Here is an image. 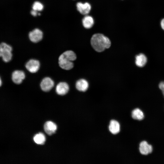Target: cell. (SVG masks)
Masks as SVG:
<instances>
[{
  "instance_id": "obj_1",
  "label": "cell",
  "mask_w": 164,
  "mask_h": 164,
  "mask_svg": "<svg viewBox=\"0 0 164 164\" xmlns=\"http://www.w3.org/2000/svg\"><path fill=\"white\" fill-rule=\"evenodd\" d=\"M91 43L93 48L97 52H101L111 46L109 39L102 34L96 33L92 36Z\"/></svg>"
},
{
  "instance_id": "obj_2",
  "label": "cell",
  "mask_w": 164,
  "mask_h": 164,
  "mask_svg": "<svg viewBox=\"0 0 164 164\" xmlns=\"http://www.w3.org/2000/svg\"><path fill=\"white\" fill-rule=\"evenodd\" d=\"M76 58V55L74 52L70 50L66 51L59 56L58 59L59 65L63 69L70 70L73 67L72 61Z\"/></svg>"
},
{
  "instance_id": "obj_3",
  "label": "cell",
  "mask_w": 164,
  "mask_h": 164,
  "mask_svg": "<svg viewBox=\"0 0 164 164\" xmlns=\"http://www.w3.org/2000/svg\"><path fill=\"white\" fill-rule=\"evenodd\" d=\"M12 48L5 43H2L0 45V56L3 60L8 62L12 59Z\"/></svg>"
},
{
  "instance_id": "obj_4",
  "label": "cell",
  "mask_w": 164,
  "mask_h": 164,
  "mask_svg": "<svg viewBox=\"0 0 164 164\" xmlns=\"http://www.w3.org/2000/svg\"><path fill=\"white\" fill-rule=\"evenodd\" d=\"M40 66V64L39 60L31 59L27 62L25 65V67L29 72L34 73L39 70Z\"/></svg>"
},
{
  "instance_id": "obj_5",
  "label": "cell",
  "mask_w": 164,
  "mask_h": 164,
  "mask_svg": "<svg viewBox=\"0 0 164 164\" xmlns=\"http://www.w3.org/2000/svg\"><path fill=\"white\" fill-rule=\"evenodd\" d=\"M54 84V82L52 79L49 77H46L42 79L40 85L43 91L48 92L53 88Z\"/></svg>"
},
{
  "instance_id": "obj_6",
  "label": "cell",
  "mask_w": 164,
  "mask_h": 164,
  "mask_svg": "<svg viewBox=\"0 0 164 164\" xmlns=\"http://www.w3.org/2000/svg\"><path fill=\"white\" fill-rule=\"evenodd\" d=\"M29 38L31 41L36 43L41 41L43 37V33L38 29H36L29 33Z\"/></svg>"
},
{
  "instance_id": "obj_7",
  "label": "cell",
  "mask_w": 164,
  "mask_h": 164,
  "mask_svg": "<svg viewBox=\"0 0 164 164\" xmlns=\"http://www.w3.org/2000/svg\"><path fill=\"white\" fill-rule=\"evenodd\" d=\"M25 77V73L22 70H15L12 72V81L17 84H21Z\"/></svg>"
},
{
  "instance_id": "obj_8",
  "label": "cell",
  "mask_w": 164,
  "mask_h": 164,
  "mask_svg": "<svg viewBox=\"0 0 164 164\" xmlns=\"http://www.w3.org/2000/svg\"><path fill=\"white\" fill-rule=\"evenodd\" d=\"M69 89L68 84L66 82H61L56 86V93L60 95H64L68 92Z\"/></svg>"
},
{
  "instance_id": "obj_9",
  "label": "cell",
  "mask_w": 164,
  "mask_h": 164,
  "mask_svg": "<svg viewBox=\"0 0 164 164\" xmlns=\"http://www.w3.org/2000/svg\"><path fill=\"white\" fill-rule=\"evenodd\" d=\"M152 146L149 144L146 141L142 142L139 144V151L143 155H147L151 153L152 151Z\"/></svg>"
},
{
  "instance_id": "obj_10",
  "label": "cell",
  "mask_w": 164,
  "mask_h": 164,
  "mask_svg": "<svg viewBox=\"0 0 164 164\" xmlns=\"http://www.w3.org/2000/svg\"><path fill=\"white\" fill-rule=\"evenodd\" d=\"M76 6L78 11L83 15L88 14L91 9V5L88 2H78L77 3Z\"/></svg>"
},
{
  "instance_id": "obj_11",
  "label": "cell",
  "mask_w": 164,
  "mask_h": 164,
  "mask_svg": "<svg viewBox=\"0 0 164 164\" xmlns=\"http://www.w3.org/2000/svg\"><path fill=\"white\" fill-rule=\"evenodd\" d=\"M57 128L56 124L51 121H47L44 125L45 131L49 135H51L54 133Z\"/></svg>"
},
{
  "instance_id": "obj_12",
  "label": "cell",
  "mask_w": 164,
  "mask_h": 164,
  "mask_svg": "<svg viewBox=\"0 0 164 164\" xmlns=\"http://www.w3.org/2000/svg\"><path fill=\"white\" fill-rule=\"evenodd\" d=\"M89 87L88 82L85 79H81L77 81L76 84L77 89L80 91L85 92Z\"/></svg>"
},
{
  "instance_id": "obj_13",
  "label": "cell",
  "mask_w": 164,
  "mask_h": 164,
  "mask_svg": "<svg viewBox=\"0 0 164 164\" xmlns=\"http://www.w3.org/2000/svg\"><path fill=\"white\" fill-rule=\"evenodd\" d=\"M110 131L113 134L118 133L120 131V125L117 121L112 120L111 121L109 126Z\"/></svg>"
},
{
  "instance_id": "obj_14",
  "label": "cell",
  "mask_w": 164,
  "mask_h": 164,
  "mask_svg": "<svg viewBox=\"0 0 164 164\" xmlns=\"http://www.w3.org/2000/svg\"><path fill=\"white\" fill-rule=\"evenodd\" d=\"M82 21L83 26L86 29H90L91 28L94 23L93 18L89 15H86L84 16Z\"/></svg>"
},
{
  "instance_id": "obj_15",
  "label": "cell",
  "mask_w": 164,
  "mask_h": 164,
  "mask_svg": "<svg viewBox=\"0 0 164 164\" xmlns=\"http://www.w3.org/2000/svg\"><path fill=\"white\" fill-rule=\"evenodd\" d=\"M135 58V63L138 67H143L146 63L147 58L145 55L143 54L140 53L137 55Z\"/></svg>"
},
{
  "instance_id": "obj_16",
  "label": "cell",
  "mask_w": 164,
  "mask_h": 164,
  "mask_svg": "<svg viewBox=\"0 0 164 164\" xmlns=\"http://www.w3.org/2000/svg\"><path fill=\"white\" fill-rule=\"evenodd\" d=\"M132 116L133 119L138 120H142L144 118L143 112L138 108H135L132 111Z\"/></svg>"
},
{
  "instance_id": "obj_17",
  "label": "cell",
  "mask_w": 164,
  "mask_h": 164,
  "mask_svg": "<svg viewBox=\"0 0 164 164\" xmlns=\"http://www.w3.org/2000/svg\"><path fill=\"white\" fill-rule=\"evenodd\" d=\"M34 142L39 145H43L45 141L46 138L44 135L41 133L36 135L33 138Z\"/></svg>"
},
{
  "instance_id": "obj_18",
  "label": "cell",
  "mask_w": 164,
  "mask_h": 164,
  "mask_svg": "<svg viewBox=\"0 0 164 164\" xmlns=\"http://www.w3.org/2000/svg\"><path fill=\"white\" fill-rule=\"evenodd\" d=\"M32 8L33 10L36 11H40L43 9V6L40 2L37 1L34 2Z\"/></svg>"
},
{
  "instance_id": "obj_19",
  "label": "cell",
  "mask_w": 164,
  "mask_h": 164,
  "mask_svg": "<svg viewBox=\"0 0 164 164\" xmlns=\"http://www.w3.org/2000/svg\"><path fill=\"white\" fill-rule=\"evenodd\" d=\"M159 87L162 91L164 96V82H162L159 84Z\"/></svg>"
},
{
  "instance_id": "obj_20",
  "label": "cell",
  "mask_w": 164,
  "mask_h": 164,
  "mask_svg": "<svg viewBox=\"0 0 164 164\" xmlns=\"http://www.w3.org/2000/svg\"><path fill=\"white\" fill-rule=\"evenodd\" d=\"M37 11L33 10L31 11V13L32 15L36 16L37 15Z\"/></svg>"
},
{
  "instance_id": "obj_21",
  "label": "cell",
  "mask_w": 164,
  "mask_h": 164,
  "mask_svg": "<svg viewBox=\"0 0 164 164\" xmlns=\"http://www.w3.org/2000/svg\"><path fill=\"white\" fill-rule=\"evenodd\" d=\"M160 24L161 28L164 30V19H162L161 21Z\"/></svg>"
},
{
  "instance_id": "obj_22",
  "label": "cell",
  "mask_w": 164,
  "mask_h": 164,
  "mask_svg": "<svg viewBox=\"0 0 164 164\" xmlns=\"http://www.w3.org/2000/svg\"><path fill=\"white\" fill-rule=\"evenodd\" d=\"M1 79V80H0V85L1 86V79Z\"/></svg>"
}]
</instances>
